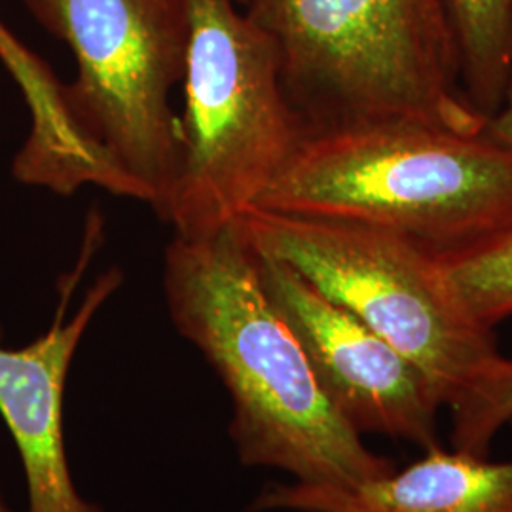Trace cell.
Masks as SVG:
<instances>
[{
	"label": "cell",
	"mask_w": 512,
	"mask_h": 512,
	"mask_svg": "<svg viewBox=\"0 0 512 512\" xmlns=\"http://www.w3.org/2000/svg\"><path fill=\"white\" fill-rule=\"evenodd\" d=\"M165 302L232 399L230 437L247 467L308 484H359L395 461L372 452L321 391L308 357L262 291L238 220L209 238L171 239Z\"/></svg>",
	"instance_id": "cell-1"
},
{
	"label": "cell",
	"mask_w": 512,
	"mask_h": 512,
	"mask_svg": "<svg viewBox=\"0 0 512 512\" xmlns=\"http://www.w3.org/2000/svg\"><path fill=\"white\" fill-rule=\"evenodd\" d=\"M304 133L408 122L480 133L440 0H243Z\"/></svg>",
	"instance_id": "cell-2"
},
{
	"label": "cell",
	"mask_w": 512,
	"mask_h": 512,
	"mask_svg": "<svg viewBox=\"0 0 512 512\" xmlns=\"http://www.w3.org/2000/svg\"><path fill=\"white\" fill-rule=\"evenodd\" d=\"M255 207L359 220L439 255L511 224L512 150L408 122L304 133Z\"/></svg>",
	"instance_id": "cell-3"
},
{
	"label": "cell",
	"mask_w": 512,
	"mask_h": 512,
	"mask_svg": "<svg viewBox=\"0 0 512 512\" xmlns=\"http://www.w3.org/2000/svg\"><path fill=\"white\" fill-rule=\"evenodd\" d=\"M23 2L73 50L78 73L63 101L88 184L147 203L162 219L183 158L169 99L186 73V0Z\"/></svg>",
	"instance_id": "cell-4"
},
{
	"label": "cell",
	"mask_w": 512,
	"mask_h": 512,
	"mask_svg": "<svg viewBox=\"0 0 512 512\" xmlns=\"http://www.w3.org/2000/svg\"><path fill=\"white\" fill-rule=\"evenodd\" d=\"M183 158L164 217L209 238L255 207L304 135L272 37L236 0H186Z\"/></svg>",
	"instance_id": "cell-5"
},
{
	"label": "cell",
	"mask_w": 512,
	"mask_h": 512,
	"mask_svg": "<svg viewBox=\"0 0 512 512\" xmlns=\"http://www.w3.org/2000/svg\"><path fill=\"white\" fill-rule=\"evenodd\" d=\"M236 220L258 253L289 264L420 366L444 408L503 357L492 330L459 306L437 258L416 239L359 220L260 207Z\"/></svg>",
	"instance_id": "cell-6"
},
{
	"label": "cell",
	"mask_w": 512,
	"mask_h": 512,
	"mask_svg": "<svg viewBox=\"0 0 512 512\" xmlns=\"http://www.w3.org/2000/svg\"><path fill=\"white\" fill-rule=\"evenodd\" d=\"M255 256L262 291L338 416L361 437L404 440L421 450L439 446L444 403L420 366L289 264L256 249Z\"/></svg>",
	"instance_id": "cell-7"
},
{
	"label": "cell",
	"mask_w": 512,
	"mask_h": 512,
	"mask_svg": "<svg viewBox=\"0 0 512 512\" xmlns=\"http://www.w3.org/2000/svg\"><path fill=\"white\" fill-rule=\"evenodd\" d=\"M99 234L101 220L95 232L90 222L82 258L61 283L52 327L23 348H4L0 342V416L23 461L29 512H101L76 492L63 442V395L74 353L93 317L124 281L118 268H109L95 279L71 319H65V308L97 249L93 239Z\"/></svg>",
	"instance_id": "cell-8"
},
{
	"label": "cell",
	"mask_w": 512,
	"mask_h": 512,
	"mask_svg": "<svg viewBox=\"0 0 512 512\" xmlns=\"http://www.w3.org/2000/svg\"><path fill=\"white\" fill-rule=\"evenodd\" d=\"M389 475L359 484H274L253 512H512V459L435 446Z\"/></svg>",
	"instance_id": "cell-9"
},
{
	"label": "cell",
	"mask_w": 512,
	"mask_h": 512,
	"mask_svg": "<svg viewBox=\"0 0 512 512\" xmlns=\"http://www.w3.org/2000/svg\"><path fill=\"white\" fill-rule=\"evenodd\" d=\"M458 55L459 82L484 118L512 80V0H440Z\"/></svg>",
	"instance_id": "cell-10"
},
{
	"label": "cell",
	"mask_w": 512,
	"mask_h": 512,
	"mask_svg": "<svg viewBox=\"0 0 512 512\" xmlns=\"http://www.w3.org/2000/svg\"><path fill=\"white\" fill-rule=\"evenodd\" d=\"M459 306L484 329L512 315V222L435 255Z\"/></svg>",
	"instance_id": "cell-11"
},
{
	"label": "cell",
	"mask_w": 512,
	"mask_h": 512,
	"mask_svg": "<svg viewBox=\"0 0 512 512\" xmlns=\"http://www.w3.org/2000/svg\"><path fill=\"white\" fill-rule=\"evenodd\" d=\"M452 448L488 456L492 440L512 421V359L501 357L448 406Z\"/></svg>",
	"instance_id": "cell-12"
},
{
	"label": "cell",
	"mask_w": 512,
	"mask_h": 512,
	"mask_svg": "<svg viewBox=\"0 0 512 512\" xmlns=\"http://www.w3.org/2000/svg\"><path fill=\"white\" fill-rule=\"evenodd\" d=\"M482 133L497 145L512 150V80L501 107L486 118Z\"/></svg>",
	"instance_id": "cell-13"
},
{
	"label": "cell",
	"mask_w": 512,
	"mask_h": 512,
	"mask_svg": "<svg viewBox=\"0 0 512 512\" xmlns=\"http://www.w3.org/2000/svg\"><path fill=\"white\" fill-rule=\"evenodd\" d=\"M0 512H12L10 511V507L6 505V501H4V497L0 494Z\"/></svg>",
	"instance_id": "cell-14"
},
{
	"label": "cell",
	"mask_w": 512,
	"mask_h": 512,
	"mask_svg": "<svg viewBox=\"0 0 512 512\" xmlns=\"http://www.w3.org/2000/svg\"><path fill=\"white\" fill-rule=\"evenodd\" d=\"M236 2H238L239 6H241V2H243V0H236Z\"/></svg>",
	"instance_id": "cell-15"
}]
</instances>
